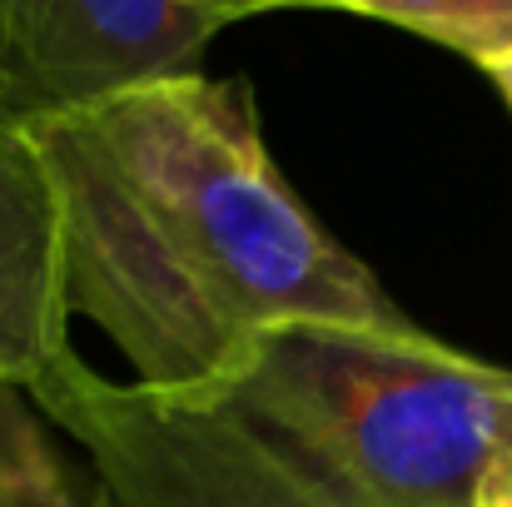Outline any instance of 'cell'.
<instances>
[{
	"mask_svg": "<svg viewBox=\"0 0 512 507\" xmlns=\"http://www.w3.org/2000/svg\"><path fill=\"white\" fill-rule=\"evenodd\" d=\"M25 130L60 199L70 309L130 383L199 388L279 324L413 329L299 204L244 80L165 75Z\"/></svg>",
	"mask_w": 512,
	"mask_h": 507,
	"instance_id": "obj_1",
	"label": "cell"
},
{
	"mask_svg": "<svg viewBox=\"0 0 512 507\" xmlns=\"http://www.w3.org/2000/svg\"><path fill=\"white\" fill-rule=\"evenodd\" d=\"M30 398L115 507H478L512 468V368L418 324H279L179 393L65 353Z\"/></svg>",
	"mask_w": 512,
	"mask_h": 507,
	"instance_id": "obj_2",
	"label": "cell"
},
{
	"mask_svg": "<svg viewBox=\"0 0 512 507\" xmlns=\"http://www.w3.org/2000/svg\"><path fill=\"white\" fill-rule=\"evenodd\" d=\"M224 30L204 0H0V95L15 125L189 75Z\"/></svg>",
	"mask_w": 512,
	"mask_h": 507,
	"instance_id": "obj_3",
	"label": "cell"
},
{
	"mask_svg": "<svg viewBox=\"0 0 512 507\" xmlns=\"http://www.w3.org/2000/svg\"><path fill=\"white\" fill-rule=\"evenodd\" d=\"M65 229L35 135L0 120V383L35 388L70 348Z\"/></svg>",
	"mask_w": 512,
	"mask_h": 507,
	"instance_id": "obj_4",
	"label": "cell"
},
{
	"mask_svg": "<svg viewBox=\"0 0 512 507\" xmlns=\"http://www.w3.org/2000/svg\"><path fill=\"white\" fill-rule=\"evenodd\" d=\"M319 10L403 25L478 60L483 70L512 60V0H319Z\"/></svg>",
	"mask_w": 512,
	"mask_h": 507,
	"instance_id": "obj_5",
	"label": "cell"
},
{
	"mask_svg": "<svg viewBox=\"0 0 512 507\" xmlns=\"http://www.w3.org/2000/svg\"><path fill=\"white\" fill-rule=\"evenodd\" d=\"M20 393L0 383V507H85Z\"/></svg>",
	"mask_w": 512,
	"mask_h": 507,
	"instance_id": "obj_6",
	"label": "cell"
},
{
	"mask_svg": "<svg viewBox=\"0 0 512 507\" xmlns=\"http://www.w3.org/2000/svg\"><path fill=\"white\" fill-rule=\"evenodd\" d=\"M224 25L249 20V15H269V10H319V0H204Z\"/></svg>",
	"mask_w": 512,
	"mask_h": 507,
	"instance_id": "obj_7",
	"label": "cell"
},
{
	"mask_svg": "<svg viewBox=\"0 0 512 507\" xmlns=\"http://www.w3.org/2000/svg\"><path fill=\"white\" fill-rule=\"evenodd\" d=\"M488 80H493V90L503 95V105L512 110V60H503V65H488Z\"/></svg>",
	"mask_w": 512,
	"mask_h": 507,
	"instance_id": "obj_8",
	"label": "cell"
},
{
	"mask_svg": "<svg viewBox=\"0 0 512 507\" xmlns=\"http://www.w3.org/2000/svg\"><path fill=\"white\" fill-rule=\"evenodd\" d=\"M478 507H512V488L488 483V488H483V498H478Z\"/></svg>",
	"mask_w": 512,
	"mask_h": 507,
	"instance_id": "obj_9",
	"label": "cell"
},
{
	"mask_svg": "<svg viewBox=\"0 0 512 507\" xmlns=\"http://www.w3.org/2000/svg\"><path fill=\"white\" fill-rule=\"evenodd\" d=\"M493 483H498V488H512V468H503V473H498Z\"/></svg>",
	"mask_w": 512,
	"mask_h": 507,
	"instance_id": "obj_10",
	"label": "cell"
},
{
	"mask_svg": "<svg viewBox=\"0 0 512 507\" xmlns=\"http://www.w3.org/2000/svg\"><path fill=\"white\" fill-rule=\"evenodd\" d=\"M0 120H10V115H5V95H0Z\"/></svg>",
	"mask_w": 512,
	"mask_h": 507,
	"instance_id": "obj_11",
	"label": "cell"
}]
</instances>
